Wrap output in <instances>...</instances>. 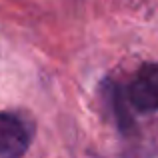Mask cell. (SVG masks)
Segmentation results:
<instances>
[{"instance_id":"obj_1","label":"cell","mask_w":158,"mask_h":158,"mask_svg":"<svg viewBox=\"0 0 158 158\" xmlns=\"http://www.w3.org/2000/svg\"><path fill=\"white\" fill-rule=\"evenodd\" d=\"M126 102L138 112L158 110V62L140 66L124 90Z\"/></svg>"},{"instance_id":"obj_2","label":"cell","mask_w":158,"mask_h":158,"mask_svg":"<svg viewBox=\"0 0 158 158\" xmlns=\"http://www.w3.org/2000/svg\"><path fill=\"white\" fill-rule=\"evenodd\" d=\"M32 142V126L16 112H0V156H22Z\"/></svg>"}]
</instances>
